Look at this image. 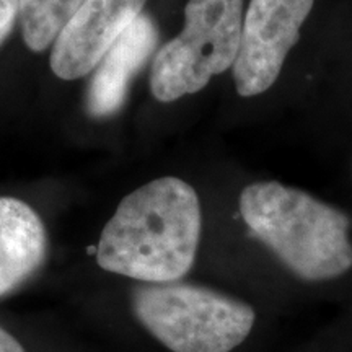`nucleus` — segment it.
Listing matches in <instances>:
<instances>
[{
    "label": "nucleus",
    "instance_id": "f257e3e1",
    "mask_svg": "<svg viewBox=\"0 0 352 352\" xmlns=\"http://www.w3.org/2000/svg\"><path fill=\"white\" fill-rule=\"evenodd\" d=\"M202 215L195 188L175 176L127 195L104 226L96 261L147 284L176 283L195 264Z\"/></svg>",
    "mask_w": 352,
    "mask_h": 352
},
{
    "label": "nucleus",
    "instance_id": "f03ea898",
    "mask_svg": "<svg viewBox=\"0 0 352 352\" xmlns=\"http://www.w3.org/2000/svg\"><path fill=\"white\" fill-rule=\"evenodd\" d=\"M240 212L253 235L303 280H331L352 267L349 217L302 189L248 184Z\"/></svg>",
    "mask_w": 352,
    "mask_h": 352
},
{
    "label": "nucleus",
    "instance_id": "7ed1b4c3",
    "mask_svg": "<svg viewBox=\"0 0 352 352\" xmlns=\"http://www.w3.org/2000/svg\"><path fill=\"white\" fill-rule=\"evenodd\" d=\"M134 315L173 352H230L254 324L253 307L195 284H148L132 294Z\"/></svg>",
    "mask_w": 352,
    "mask_h": 352
},
{
    "label": "nucleus",
    "instance_id": "20e7f679",
    "mask_svg": "<svg viewBox=\"0 0 352 352\" xmlns=\"http://www.w3.org/2000/svg\"><path fill=\"white\" fill-rule=\"evenodd\" d=\"M243 0H189L184 28L157 52L151 90L170 103L208 87L210 78L233 67L240 51Z\"/></svg>",
    "mask_w": 352,
    "mask_h": 352
},
{
    "label": "nucleus",
    "instance_id": "39448f33",
    "mask_svg": "<svg viewBox=\"0 0 352 352\" xmlns=\"http://www.w3.org/2000/svg\"><path fill=\"white\" fill-rule=\"evenodd\" d=\"M314 3L315 0H250L233 64L240 96L261 95L274 85Z\"/></svg>",
    "mask_w": 352,
    "mask_h": 352
},
{
    "label": "nucleus",
    "instance_id": "423d86ee",
    "mask_svg": "<svg viewBox=\"0 0 352 352\" xmlns=\"http://www.w3.org/2000/svg\"><path fill=\"white\" fill-rule=\"evenodd\" d=\"M147 0H85L52 44L51 69L63 80L85 77L142 15Z\"/></svg>",
    "mask_w": 352,
    "mask_h": 352
},
{
    "label": "nucleus",
    "instance_id": "0eeeda50",
    "mask_svg": "<svg viewBox=\"0 0 352 352\" xmlns=\"http://www.w3.org/2000/svg\"><path fill=\"white\" fill-rule=\"evenodd\" d=\"M157 43L155 21L142 13L96 65L87 95V108L91 116H109L122 107L132 77L144 67Z\"/></svg>",
    "mask_w": 352,
    "mask_h": 352
},
{
    "label": "nucleus",
    "instance_id": "6e6552de",
    "mask_svg": "<svg viewBox=\"0 0 352 352\" xmlns=\"http://www.w3.org/2000/svg\"><path fill=\"white\" fill-rule=\"evenodd\" d=\"M47 254L46 228L28 204L0 197V297L36 274Z\"/></svg>",
    "mask_w": 352,
    "mask_h": 352
},
{
    "label": "nucleus",
    "instance_id": "1a4fd4ad",
    "mask_svg": "<svg viewBox=\"0 0 352 352\" xmlns=\"http://www.w3.org/2000/svg\"><path fill=\"white\" fill-rule=\"evenodd\" d=\"M85 0H21L20 23L26 46L41 52L56 43Z\"/></svg>",
    "mask_w": 352,
    "mask_h": 352
},
{
    "label": "nucleus",
    "instance_id": "9d476101",
    "mask_svg": "<svg viewBox=\"0 0 352 352\" xmlns=\"http://www.w3.org/2000/svg\"><path fill=\"white\" fill-rule=\"evenodd\" d=\"M20 6L21 0H0V46L10 36L20 16Z\"/></svg>",
    "mask_w": 352,
    "mask_h": 352
},
{
    "label": "nucleus",
    "instance_id": "9b49d317",
    "mask_svg": "<svg viewBox=\"0 0 352 352\" xmlns=\"http://www.w3.org/2000/svg\"><path fill=\"white\" fill-rule=\"evenodd\" d=\"M0 352H25L23 346L2 327H0Z\"/></svg>",
    "mask_w": 352,
    "mask_h": 352
}]
</instances>
